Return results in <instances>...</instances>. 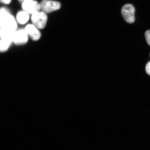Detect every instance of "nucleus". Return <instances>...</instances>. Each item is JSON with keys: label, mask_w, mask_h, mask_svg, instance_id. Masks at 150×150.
I'll return each instance as SVG.
<instances>
[{"label": "nucleus", "mask_w": 150, "mask_h": 150, "mask_svg": "<svg viewBox=\"0 0 150 150\" xmlns=\"http://www.w3.org/2000/svg\"><path fill=\"white\" fill-rule=\"evenodd\" d=\"M47 18L46 13L40 11L32 14L31 18L33 24L39 29H43L45 27Z\"/></svg>", "instance_id": "1"}, {"label": "nucleus", "mask_w": 150, "mask_h": 150, "mask_svg": "<svg viewBox=\"0 0 150 150\" xmlns=\"http://www.w3.org/2000/svg\"><path fill=\"white\" fill-rule=\"evenodd\" d=\"M1 18V29L15 31L17 28V21L11 14H9Z\"/></svg>", "instance_id": "2"}, {"label": "nucleus", "mask_w": 150, "mask_h": 150, "mask_svg": "<svg viewBox=\"0 0 150 150\" xmlns=\"http://www.w3.org/2000/svg\"><path fill=\"white\" fill-rule=\"evenodd\" d=\"M135 9L132 5L127 4L124 5L121 9V14L124 19L127 23H134L135 18L134 14Z\"/></svg>", "instance_id": "3"}, {"label": "nucleus", "mask_w": 150, "mask_h": 150, "mask_svg": "<svg viewBox=\"0 0 150 150\" xmlns=\"http://www.w3.org/2000/svg\"><path fill=\"white\" fill-rule=\"evenodd\" d=\"M40 4L41 10L46 13L57 11L61 6L59 2L52 0H42Z\"/></svg>", "instance_id": "4"}, {"label": "nucleus", "mask_w": 150, "mask_h": 150, "mask_svg": "<svg viewBox=\"0 0 150 150\" xmlns=\"http://www.w3.org/2000/svg\"><path fill=\"white\" fill-rule=\"evenodd\" d=\"M28 35L25 30L20 29L15 31L13 42L17 45H24L27 43Z\"/></svg>", "instance_id": "5"}, {"label": "nucleus", "mask_w": 150, "mask_h": 150, "mask_svg": "<svg viewBox=\"0 0 150 150\" xmlns=\"http://www.w3.org/2000/svg\"><path fill=\"white\" fill-rule=\"evenodd\" d=\"M22 8L24 11L31 15L41 9L40 4L34 0L22 3Z\"/></svg>", "instance_id": "6"}, {"label": "nucleus", "mask_w": 150, "mask_h": 150, "mask_svg": "<svg viewBox=\"0 0 150 150\" xmlns=\"http://www.w3.org/2000/svg\"><path fill=\"white\" fill-rule=\"evenodd\" d=\"M28 36L34 41H38L40 39L41 35L39 29L33 24H28L24 29Z\"/></svg>", "instance_id": "7"}, {"label": "nucleus", "mask_w": 150, "mask_h": 150, "mask_svg": "<svg viewBox=\"0 0 150 150\" xmlns=\"http://www.w3.org/2000/svg\"><path fill=\"white\" fill-rule=\"evenodd\" d=\"M29 18V14L24 10L19 11L16 15L17 21L22 25L27 23Z\"/></svg>", "instance_id": "8"}, {"label": "nucleus", "mask_w": 150, "mask_h": 150, "mask_svg": "<svg viewBox=\"0 0 150 150\" xmlns=\"http://www.w3.org/2000/svg\"><path fill=\"white\" fill-rule=\"evenodd\" d=\"M12 42L4 39H0V52H5L8 50Z\"/></svg>", "instance_id": "9"}, {"label": "nucleus", "mask_w": 150, "mask_h": 150, "mask_svg": "<svg viewBox=\"0 0 150 150\" xmlns=\"http://www.w3.org/2000/svg\"><path fill=\"white\" fill-rule=\"evenodd\" d=\"M10 12L8 9L2 7L0 8V17H3L6 15L10 14Z\"/></svg>", "instance_id": "10"}, {"label": "nucleus", "mask_w": 150, "mask_h": 150, "mask_svg": "<svg viewBox=\"0 0 150 150\" xmlns=\"http://www.w3.org/2000/svg\"><path fill=\"white\" fill-rule=\"evenodd\" d=\"M145 37L148 44L150 46V30H149L146 32Z\"/></svg>", "instance_id": "11"}, {"label": "nucleus", "mask_w": 150, "mask_h": 150, "mask_svg": "<svg viewBox=\"0 0 150 150\" xmlns=\"http://www.w3.org/2000/svg\"><path fill=\"white\" fill-rule=\"evenodd\" d=\"M146 71L147 74L150 75V61L146 65Z\"/></svg>", "instance_id": "12"}, {"label": "nucleus", "mask_w": 150, "mask_h": 150, "mask_svg": "<svg viewBox=\"0 0 150 150\" xmlns=\"http://www.w3.org/2000/svg\"><path fill=\"white\" fill-rule=\"evenodd\" d=\"M11 1L12 0H0V2L5 4H8L11 2Z\"/></svg>", "instance_id": "13"}, {"label": "nucleus", "mask_w": 150, "mask_h": 150, "mask_svg": "<svg viewBox=\"0 0 150 150\" xmlns=\"http://www.w3.org/2000/svg\"><path fill=\"white\" fill-rule=\"evenodd\" d=\"M32 1H33V0H18V1L21 3Z\"/></svg>", "instance_id": "14"}, {"label": "nucleus", "mask_w": 150, "mask_h": 150, "mask_svg": "<svg viewBox=\"0 0 150 150\" xmlns=\"http://www.w3.org/2000/svg\"><path fill=\"white\" fill-rule=\"evenodd\" d=\"M1 27V18H0V28Z\"/></svg>", "instance_id": "15"}, {"label": "nucleus", "mask_w": 150, "mask_h": 150, "mask_svg": "<svg viewBox=\"0 0 150 150\" xmlns=\"http://www.w3.org/2000/svg\"></svg>", "instance_id": "16"}]
</instances>
